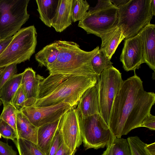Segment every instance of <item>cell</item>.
I'll list each match as a JSON object with an SVG mask.
<instances>
[{
	"label": "cell",
	"mask_w": 155,
	"mask_h": 155,
	"mask_svg": "<svg viewBox=\"0 0 155 155\" xmlns=\"http://www.w3.org/2000/svg\"><path fill=\"white\" fill-rule=\"evenodd\" d=\"M151 0H130L118 8L117 25L121 28L125 39L134 36L150 24L153 15Z\"/></svg>",
	"instance_id": "cell-4"
},
{
	"label": "cell",
	"mask_w": 155,
	"mask_h": 155,
	"mask_svg": "<svg viewBox=\"0 0 155 155\" xmlns=\"http://www.w3.org/2000/svg\"><path fill=\"white\" fill-rule=\"evenodd\" d=\"M4 67L0 68V76L3 70L4 69Z\"/></svg>",
	"instance_id": "cell-41"
},
{
	"label": "cell",
	"mask_w": 155,
	"mask_h": 155,
	"mask_svg": "<svg viewBox=\"0 0 155 155\" xmlns=\"http://www.w3.org/2000/svg\"><path fill=\"white\" fill-rule=\"evenodd\" d=\"M79 127L85 150L110 146L116 137L100 114L84 117L78 110Z\"/></svg>",
	"instance_id": "cell-7"
},
{
	"label": "cell",
	"mask_w": 155,
	"mask_h": 155,
	"mask_svg": "<svg viewBox=\"0 0 155 155\" xmlns=\"http://www.w3.org/2000/svg\"><path fill=\"white\" fill-rule=\"evenodd\" d=\"M118 8L110 0H99L94 7H89L78 26L87 34L100 37L104 32L117 25Z\"/></svg>",
	"instance_id": "cell-6"
},
{
	"label": "cell",
	"mask_w": 155,
	"mask_h": 155,
	"mask_svg": "<svg viewBox=\"0 0 155 155\" xmlns=\"http://www.w3.org/2000/svg\"><path fill=\"white\" fill-rule=\"evenodd\" d=\"M16 129L17 139H25L37 144L38 128L19 110L16 113Z\"/></svg>",
	"instance_id": "cell-18"
},
{
	"label": "cell",
	"mask_w": 155,
	"mask_h": 155,
	"mask_svg": "<svg viewBox=\"0 0 155 155\" xmlns=\"http://www.w3.org/2000/svg\"><path fill=\"white\" fill-rule=\"evenodd\" d=\"M60 118L38 128L37 144L44 155H49L51 145L58 129Z\"/></svg>",
	"instance_id": "cell-17"
},
{
	"label": "cell",
	"mask_w": 155,
	"mask_h": 155,
	"mask_svg": "<svg viewBox=\"0 0 155 155\" xmlns=\"http://www.w3.org/2000/svg\"><path fill=\"white\" fill-rule=\"evenodd\" d=\"M22 76V73L15 74L0 90V99L3 106L12 104V98L21 84Z\"/></svg>",
	"instance_id": "cell-22"
},
{
	"label": "cell",
	"mask_w": 155,
	"mask_h": 155,
	"mask_svg": "<svg viewBox=\"0 0 155 155\" xmlns=\"http://www.w3.org/2000/svg\"><path fill=\"white\" fill-rule=\"evenodd\" d=\"M155 103V94L144 90L143 81L134 75L123 81L114 99L108 125L117 138L140 127Z\"/></svg>",
	"instance_id": "cell-1"
},
{
	"label": "cell",
	"mask_w": 155,
	"mask_h": 155,
	"mask_svg": "<svg viewBox=\"0 0 155 155\" xmlns=\"http://www.w3.org/2000/svg\"><path fill=\"white\" fill-rule=\"evenodd\" d=\"M145 147L150 155H155V143L146 144Z\"/></svg>",
	"instance_id": "cell-37"
},
{
	"label": "cell",
	"mask_w": 155,
	"mask_h": 155,
	"mask_svg": "<svg viewBox=\"0 0 155 155\" xmlns=\"http://www.w3.org/2000/svg\"><path fill=\"white\" fill-rule=\"evenodd\" d=\"M60 51L58 41L47 45L35 55L39 66L48 67L54 63L57 58Z\"/></svg>",
	"instance_id": "cell-21"
},
{
	"label": "cell",
	"mask_w": 155,
	"mask_h": 155,
	"mask_svg": "<svg viewBox=\"0 0 155 155\" xmlns=\"http://www.w3.org/2000/svg\"><path fill=\"white\" fill-rule=\"evenodd\" d=\"M13 141L18 149L19 155H44L37 144L33 142L20 138Z\"/></svg>",
	"instance_id": "cell-24"
},
{
	"label": "cell",
	"mask_w": 155,
	"mask_h": 155,
	"mask_svg": "<svg viewBox=\"0 0 155 155\" xmlns=\"http://www.w3.org/2000/svg\"><path fill=\"white\" fill-rule=\"evenodd\" d=\"M17 110L11 104L3 106V108L0 116V118L11 126L17 134Z\"/></svg>",
	"instance_id": "cell-26"
},
{
	"label": "cell",
	"mask_w": 155,
	"mask_h": 155,
	"mask_svg": "<svg viewBox=\"0 0 155 155\" xmlns=\"http://www.w3.org/2000/svg\"><path fill=\"white\" fill-rule=\"evenodd\" d=\"M2 135L0 133V138H1Z\"/></svg>",
	"instance_id": "cell-43"
},
{
	"label": "cell",
	"mask_w": 155,
	"mask_h": 155,
	"mask_svg": "<svg viewBox=\"0 0 155 155\" xmlns=\"http://www.w3.org/2000/svg\"><path fill=\"white\" fill-rule=\"evenodd\" d=\"M140 127H146L151 130H155V116L150 114L144 118Z\"/></svg>",
	"instance_id": "cell-34"
},
{
	"label": "cell",
	"mask_w": 155,
	"mask_h": 155,
	"mask_svg": "<svg viewBox=\"0 0 155 155\" xmlns=\"http://www.w3.org/2000/svg\"><path fill=\"white\" fill-rule=\"evenodd\" d=\"M129 143L132 155H150L146 149V143L137 136L129 137L127 139Z\"/></svg>",
	"instance_id": "cell-27"
},
{
	"label": "cell",
	"mask_w": 155,
	"mask_h": 155,
	"mask_svg": "<svg viewBox=\"0 0 155 155\" xmlns=\"http://www.w3.org/2000/svg\"><path fill=\"white\" fill-rule=\"evenodd\" d=\"M120 60L127 71L135 72L142 64L145 63L143 41L139 34L124 40Z\"/></svg>",
	"instance_id": "cell-12"
},
{
	"label": "cell",
	"mask_w": 155,
	"mask_h": 155,
	"mask_svg": "<svg viewBox=\"0 0 155 155\" xmlns=\"http://www.w3.org/2000/svg\"><path fill=\"white\" fill-rule=\"evenodd\" d=\"M54 155H74L64 145L63 142Z\"/></svg>",
	"instance_id": "cell-35"
},
{
	"label": "cell",
	"mask_w": 155,
	"mask_h": 155,
	"mask_svg": "<svg viewBox=\"0 0 155 155\" xmlns=\"http://www.w3.org/2000/svg\"><path fill=\"white\" fill-rule=\"evenodd\" d=\"M100 37L102 41L100 49L110 60L119 45L125 38L121 28L117 25L103 33Z\"/></svg>",
	"instance_id": "cell-16"
},
{
	"label": "cell",
	"mask_w": 155,
	"mask_h": 155,
	"mask_svg": "<svg viewBox=\"0 0 155 155\" xmlns=\"http://www.w3.org/2000/svg\"><path fill=\"white\" fill-rule=\"evenodd\" d=\"M2 39L0 38V42L1 41H2Z\"/></svg>",
	"instance_id": "cell-44"
},
{
	"label": "cell",
	"mask_w": 155,
	"mask_h": 155,
	"mask_svg": "<svg viewBox=\"0 0 155 155\" xmlns=\"http://www.w3.org/2000/svg\"><path fill=\"white\" fill-rule=\"evenodd\" d=\"M72 107L69 104L62 102L48 106L24 107L20 111L32 124L38 128L59 119Z\"/></svg>",
	"instance_id": "cell-11"
},
{
	"label": "cell",
	"mask_w": 155,
	"mask_h": 155,
	"mask_svg": "<svg viewBox=\"0 0 155 155\" xmlns=\"http://www.w3.org/2000/svg\"><path fill=\"white\" fill-rule=\"evenodd\" d=\"M13 37L5 40H2L0 42V55L4 51L12 39Z\"/></svg>",
	"instance_id": "cell-36"
},
{
	"label": "cell",
	"mask_w": 155,
	"mask_h": 155,
	"mask_svg": "<svg viewBox=\"0 0 155 155\" xmlns=\"http://www.w3.org/2000/svg\"><path fill=\"white\" fill-rule=\"evenodd\" d=\"M2 102L0 99V106L2 104Z\"/></svg>",
	"instance_id": "cell-42"
},
{
	"label": "cell",
	"mask_w": 155,
	"mask_h": 155,
	"mask_svg": "<svg viewBox=\"0 0 155 155\" xmlns=\"http://www.w3.org/2000/svg\"><path fill=\"white\" fill-rule=\"evenodd\" d=\"M113 155H132L127 139L116 137L113 143Z\"/></svg>",
	"instance_id": "cell-28"
},
{
	"label": "cell",
	"mask_w": 155,
	"mask_h": 155,
	"mask_svg": "<svg viewBox=\"0 0 155 155\" xmlns=\"http://www.w3.org/2000/svg\"><path fill=\"white\" fill-rule=\"evenodd\" d=\"M37 33L34 25L21 28L0 55V68L29 60L35 52Z\"/></svg>",
	"instance_id": "cell-5"
},
{
	"label": "cell",
	"mask_w": 155,
	"mask_h": 155,
	"mask_svg": "<svg viewBox=\"0 0 155 155\" xmlns=\"http://www.w3.org/2000/svg\"><path fill=\"white\" fill-rule=\"evenodd\" d=\"M17 72V64H12L5 66L0 76V90L3 85Z\"/></svg>",
	"instance_id": "cell-30"
},
{
	"label": "cell",
	"mask_w": 155,
	"mask_h": 155,
	"mask_svg": "<svg viewBox=\"0 0 155 155\" xmlns=\"http://www.w3.org/2000/svg\"><path fill=\"white\" fill-rule=\"evenodd\" d=\"M130 0H110V2L117 8L127 3Z\"/></svg>",
	"instance_id": "cell-38"
},
{
	"label": "cell",
	"mask_w": 155,
	"mask_h": 155,
	"mask_svg": "<svg viewBox=\"0 0 155 155\" xmlns=\"http://www.w3.org/2000/svg\"><path fill=\"white\" fill-rule=\"evenodd\" d=\"M90 7L86 0H72L71 6L72 21H79L85 15Z\"/></svg>",
	"instance_id": "cell-25"
},
{
	"label": "cell",
	"mask_w": 155,
	"mask_h": 155,
	"mask_svg": "<svg viewBox=\"0 0 155 155\" xmlns=\"http://www.w3.org/2000/svg\"><path fill=\"white\" fill-rule=\"evenodd\" d=\"M43 77L36 74L31 68H26L23 72L21 84L24 88L28 100V106L33 105L37 98V95L41 82Z\"/></svg>",
	"instance_id": "cell-14"
},
{
	"label": "cell",
	"mask_w": 155,
	"mask_h": 155,
	"mask_svg": "<svg viewBox=\"0 0 155 155\" xmlns=\"http://www.w3.org/2000/svg\"><path fill=\"white\" fill-rule=\"evenodd\" d=\"M91 63L94 72L97 76H99L104 69L113 66V63L110 61V59L105 52L101 49L93 58Z\"/></svg>",
	"instance_id": "cell-23"
},
{
	"label": "cell",
	"mask_w": 155,
	"mask_h": 155,
	"mask_svg": "<svg viewBox=\"0 0 155 155\" xmlns=\"http://www.w3.org/2000/svg\"><path fill=\"white\" fill-rule=\"evenodd\" d=\"M155 25L150 24L138 34L143 41L144 60L154 72L155 71Z\"/></svg>",
	"instance_id": "cell-15"
},
{
	"label": "cell",
	"mask_w": 155,
	"mask_h": 155,
	"mask_svg": "<svg viewBox=\"0 0 155 155\" xmlns=\"http://www.w3.org/2000/svg\"><path fill=\"white\" fill-rule=\"evenodd\" d=\"M29 0H0V38L12 37L29 18Z\"/></svg>",
	"instance_id": "cell-8"
},
{
	"label": "cell",
	"mask_w": 155,
	"mask_h": 155,
	"mask_svg": "<svg viewBox=\"0 0 155 155\" xmlns=\"http://www.w3.org/2000/svg\"><path fill=\"white\" fill-rule=\"evenodd\" d=\"M150 8L153 16L155 15V0H151L150 4Z\"/></svg>",
	"instance_id": "cell-40"
},
{
	"label": "cell",
	"mask_w": 155,
	"mask_h": 155,
	"mask_svg": "<svg viewBox=\"0 0 155 155\" xmlns=\"http://www.w3.org/2000/svg\"><path fill=\"white\" fill-rule=\"evenodd\" d=\"M123 81L121 74L113 66L97 76L100 115L107 125L113 102Z\"/></svg>",
	"instance_id": "cell-9"
},
{
	"label": "cell",
	"mask_w": 155,
	"mask_h": 155,
	"mask_svg": "<svg viewBox=\"0 0 155 155\" xmlns=\"http://www.w3.org/2000/svg\"><path fill=\"white\" fill-rule=\"evenodd\" d=\"M75 107H72L63 114L60 118L58 127L64 145L74 155L82 142L78 110Z\"/></svg>",
	"instance_id": "cell-10"
},
{
	"label": "cell",
	"mask_w": 155,
	"mask_h": 155,
	"mask_svg": "<svg viewBox=\"0 0 155 155\" xmlns=\"http://www.w3.org/2000/svg\"><path fill=\"white\" fill-rule=\"evenodd\" d=\"M39 18L47 26L51 27L58 12L60 0H36Z\"/></svg>",
	"instance_id": "cell-20"
},
{
	"label": "cell",
	"mask_w": 155,
	"mask_h": 155,
	"mask_svg": "<svg viewBox=\"0 0 155 155\" xmlns=\"http://www.w3.org/2000/svg\"><path fill=\"white\" fill-rule=\"evenodd\" d=\"M0 133L3 138L12 141L17 139L16 133L10 125L0 118Z\"/></svg>",
	"instance_id": "cell-31"
},
{
	"label": "cell",
	"mask_w": 155,
	"mask_h": 155,
	"mask_svg": "<svg viewBox=\"0 0 155 155\" xmlns=\"http://www.w3.org/2000/svg\"><path fill=\"white\" fill-rule=\"evenodd\" d=\"M77 105V108L82 116L100 114L97 81L95 85L84 93Z\"/></svg>",
	"instance_id": "cell-13"
},
{
	"label": "cell",
	"mask_w": 155,
	"mask_h": 155,
	"mask_svg": "<svg viewBox=\"0 0 155 155\" xmlns=\"http://www.w3.org/2000/svg\"><path fill=\"white\" fill-rule=\"evenodd\" d=\"M63 142L58 128L51 145L49 155H54Z\"/></svg>",
	"instance_id": "cell-32"
},
{
	"label": "cell",
	"mask_w": 155,
	"mask_h": 155,
	"mask_svg": "<svg viewBox=\"0 0 155 155\" xmlns=\"http://www.w3.org/2000/svg\"><path fill=\"white\" fill-rule=\"evenodd\" d=\"M113 145L112 144L107 148L101 155H113Z\"/></svg>",
	"instance_id": "cell-39"
},
{
	"label": "cell",
	"mask_w": 155,
	"mask_h": 155,
	"mask_svg": "<svg viewBox=\"0 0 155 155\" xmlns=\"http://www.w3.org/2000/svg\"><path fill=\"white\" fill-rule=\"evenodd\" d=\"M17 152L8 143L0 140V155H17Z\"/></svg>",
	"instance_id": "cell-33"
},
{
	"label": "cell",
	"mask_w": 155,
	"mask_h": 155,
	"mask_svg": "<svg viewBox=\"0 0 155 155\" xmlns=\"http://www.w3.org/2000/svg\"><path fill=\"white\" fill-rule=\"evenodd\" d=\"M72 0H60L57 15L51 25L57 32L63 31L72 24Z\"/></svg>",
	"instance_id": "cell-19"
},
{
	"label": "cell",
	"mask_w": 155,
	"mask_h": 155,
	"mask_svg": "<svg viewBox=\"0 0 155 155\" xmlns=\"http://www.w3.org/2000/svg\"><path fill=\"white\" fill-rule=\"evenodd\" d=\"M97 81V76L50 74L41 82L36 100L32 106H48L63 102L76 107L84 93Z\"/></svg>",
	"instance_id": "cell-2"
},
{
	"label": "cell",
	"mask_w": 155,
	"mask_h": 155,
	"mask_svg": "<svg viewBox=\"0 0 155 155\" xmlns=\"http://www.w3.org/2000/svg\"><path fill=\"white\" fill-rule=\"evenodd\" d=\"M12 104L19 111L23 107L28 106V100L26 93L21 84L12 98Z\"/></svg>",
	"instance_id": "cell-29"
},
{
	"label": "cell",
	"mask_w": 155,
	"mask_h": 155,
	"mask_svg": "<svg viewBox=\"0 0 155 155\" xmlns=\"http://www.w3.org/2000/svg\"><path fill=\"white\" fill-rule=\"evenodd\" d=\"M60 51L55 61L47 67L50 74H67L77 76H97L91 65L93 58L99 50L97 46L93 50H82L77 43L58 40Z\"/></svg>",
	"instance_id": "cell-3"
}]
</instances>
